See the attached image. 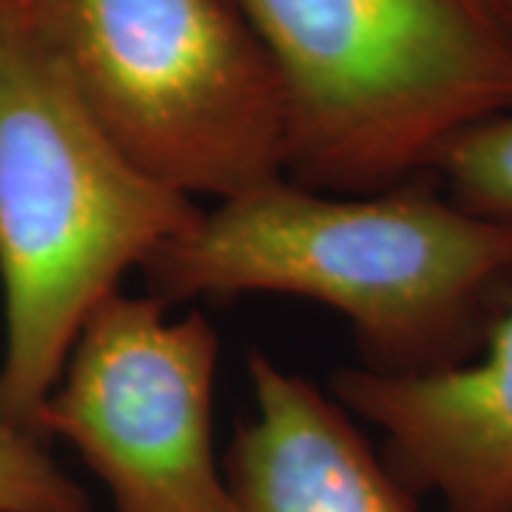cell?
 <instances>
[{"label": "cell", "mask_w": 512, "mask_h": 512, "mask_svg": "<svg viewBox=\"0 0 512 512\" xmlns=\"http://www.w3.org/2000/svg\"><path fill=\"white\" fill-rule=\"evenodd\" d=\"M165 305L285 293L345 316L367 370L419 376L476 356L512 299V222L461 208L433 177L339 197L262 183L151 256Z\"/></svg>", "instance_id": "1"}, {"label": "cell", "mask_w": 512, "mask_h": 512, "mask_svg": "<svg viewBox=\"0 0 512 512\" xmlns=\"http://www.w3.org/2000/svg\"><path fill=\"white\" fill-rule=\"evenodd\" d=\"M200 217L97 126L18 23L0 49V413L40 436V413L80 330L131 268Z\"/></svg>", "instance_id": "2"}, {"label": "cell", "mask_w": 512, "mask_h": 512, "mask_svg": "<svg viewBox=\"0 0 512 512\" xmlns=\"http://www.w3.org/2000/svg\"><path fill=\"white\" fill-rule=\"evenodd\" d=\"M274 66L285 177L379 194L512 111V32L487 0H231Z\"/></svg>", "instance_id": "3"}, {"label": "cell", "mask_w": 512, "mask_h": 512, "mask_svg": "<svg viewBox=\"0 0 512 512\" xmlns=\"http://www.w3.org/2000/svg\"><path fill=\"white\" fill-rule=\"evenodd\" d=\"M97 126L188 197L285 177L274 66L231 0H15Z\"/></svg>", "instance_id": "4"}, {"label": "cell", "mask_w": 512, "mask_h": 512, "mask_svg": "<svg viewBox=\"0 0 512 512\" xmlns=\"http://www.w3.org/2000/svg\"><path fill=\"white\" fill-rule=\"evenodd\" d=\"M220 333L191 311L114 293L80 330L40 413V436L72 447L114 512H237L214 450Z\"/></svg>", "instance_id": "5"}, {"label": "cell", "mask_w": 512, "mask_h": 512, "mask_svg": "<svg viewBox=\"0 0 512 512\" xmlns=\"http://www.w3.org/2000/svg\"><path fill=\"white\" fill-rule=\"evenodd\" d=\"M330 396L382 433V458L444 512H512V299L470 362L419 376L342 367Z\"/></svg>", "instance_id": "6"}, {"label": "cell", "mask_w": 512, "mask_h": 512, "mask_svg": "<svg viewBox=\"0 0 512 512\" xmlns=\"http://www.w3.org/2000/svg\"><path fill=\"white\" fill-rule=\"evenodd\" d=\"M254 413L225 456L237 512H416L350 413L262 350L248 353Z\"/></svg>", "instance_id": "7"}, {"label": "cell", "mask_w": 512, "mask_h": 512, "mask_svg": "<svg viewBox=\"0 0 512 512\" xmlns=\"http://www.w3.org/2000/svg\"><path fill=\"white\" fill-rule=\"evenodd\" d=\"M430 177L461 208L512 222V111L456 134L436 154Z\"/></svg>", "instance_id": "8"}, {"label": "cell", "mask_w": 512, "mask_h": 512, "mask_svg": "<svg viewBox=\"0 0 512 512\" xmlns=\"http://www.w3.org/2000/svg\"><path fill=\"white\" fill-rule=\"evenodd\" d=\"M0 512H92L89 495L55 458L46 441L0 413Z\"/></svg>", "instance_id": "9"}, {"label": "cell", "mask_w": 512, "mask_h": 512, "mask_svg": "<svg viewBox=\"0 0 512 512\" xmlns=\"http://www.w3.org/2000/svg\"><path fill=\"white\" fill-rule=\"evenodd\" d=\"M15 26V0H0V49Z\"/></svg>", "instance_id": "10"}, {"label": "cell", "mask_w": 512, "mask_h": 512, "mask_svg": "<svg viewBox=\"0 0 512 512\" xmlns=\"http://www.w3.org/2000/svg\"><path fill=\"white\" fill-rule=\"evenodd\" d=\"M493 6V12L504 20V26L512 32V0H487Z\"/></svg>", "instance_id": "11"}]
</instances>
